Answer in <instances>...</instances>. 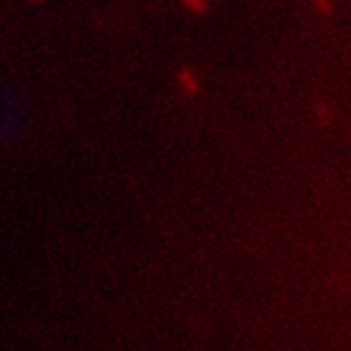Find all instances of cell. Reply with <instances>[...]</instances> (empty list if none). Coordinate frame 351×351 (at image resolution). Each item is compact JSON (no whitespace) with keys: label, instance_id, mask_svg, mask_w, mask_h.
<instances>
[{"label":"cell","instance_id":"obj_1","mask_svg":"<svg viewBox=\"0 0 351 351\" xmlns=\"http://www.w3.org/2000/svg\"><path fill=\"white\" fill-rule=\"evenodd\" d=\"M179 3L192 13H204L209 7V0H179Z\"/></svg>","mask_w":351,"mask_h":351},{"label":"cell","instance_id":"obj_2","mask_svg":"<svg viewBox=\"0 0 351 351\" xmlns=\"http://www.w3.org/2000/svg\"><path fill=\"white\" fill-rule=\"evenodd\" d=\"M179 81L183 84V88H188V90H196V81H194V77H192L188 71H181V73H179Z\"/></svg>","mask_w":351,"mask_h":351},{"label":"cell","instance_id":"obj_3","mask_svg":"<svg viewBox=\"0 0 351 351\" xmlns=\"http://www.w3.org/2000/svg\"><path fill=\"white\" fill-rule=\"evenodd\" d=\"M313 7L317 9V13H332V0H313Z\"/></svg>","mask_w":351,"mask_h":351},{"label":"cell","instance_id":"obj_4","mask_svg":"<svg viewBox=\"0 0 351 351\" xmlns=\"http://www.w3.org/2000/svg\"><path fill=\"white\" fill-rule=\"evenodd\" d=\"M34 3H40V0H34Z\"/></svg>","mask_w":351,"mask_h":351}]
</instances>
